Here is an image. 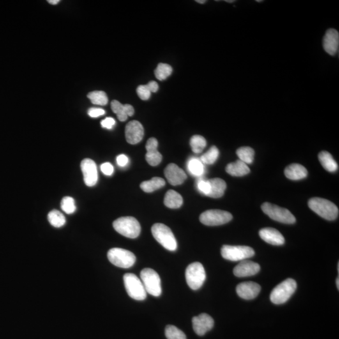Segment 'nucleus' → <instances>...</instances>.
<instances>
[{
	"label": "nucleus",
	"mask_w": 339,
	"mask_h": 339,
	"mask_svg": "<svg viewBox=\"0 0 339 339\" xmlns=\"http://www.w3.org/2000/svg\"><path fill=\"white\" fill-rule=\"evenodd\" d=\"M165 186L164 179L160 177H153L151 181H145L140 184V188L144 192L151 193Z\"/></svg>",
	"instance_id": "obj_27"
},
{
	"label": "nucleus",
	"mask_w": 339,
	"mask_h": 339,
	"mask_svg": "<svg viewBox=\"0 0 339 339\" xmlns=\"http://www.w3.org/2000/svg\"><path fill=\"white\" fill-rule=\"evenodd\" d=\"M259 234L261 238L271 245L281 246L285 243L284 237L274 228H264L260 230Z\"/></svg>",
	"instance_id": "obj_20"
},
{
	"label": "nucleus",
	"mask_w": 339,
	"mask_h": 339,
	"mask_svg": "<svg viewBox=\"0 0 339 339\" xmlns=\"http://www.w3.org/2000/svg\"><path fill=\"white\" fill-rule=\"evenodd\" d=\"M257 2H262V1H257Z\"/></svg>",
	"instance_id": "obj_48"
},
{
	"label": "nucleus",
	"mask_w": 339,
	"mask_h": 339,
	"mask_svg": "<svg viewBox=\"0 0 339 339\" xmlns=\"http://www.w3.org/2000/svg\"><path fill=\"white\" fill-rule=\"evenodd\" d=\"M220 151L216 146H213L200 157V161L203 164L212 165L216 162L218 159Z\"/></svg>",
	"instance_id": "obj_33"
},
{
	"label": "nucleus",
	"mask_w": 339,
	"mask_h": 339,
	"mask_svg": "<svg viewBox=\"0 0 339 339\" xmlns=\"http://www.w3.org/2000/svg\"><path fill=\"white\" fill-rule=\"evenodd\" d=\"M199 220L203 225L217 226L225 225L232 220V214L222 210L212 209L205 211L200 216Z\"/></svg>",
	"instance_id": "obj_11"
},
{
	"label": "nucleus",
	"mask_w": 339,
	"mask_h": 339,
	"mask_svg": "<svg viewBox=\"0 0 339 339\" xmlns=\"http://www.w3.org/2000/svg\"><path fill=\"white\" fill-rule=\"evenodd\" d=\"M188 169L190 174L196 177H200L204 173V166L199 159H190L188 163Z\"/></svg>",
	"instance_id": "obj_30"
},
{
	"label": "nucleus",
	"mask_w": 339,
	"mask_h": 339,
	"mask_svg": "<svg viewBox=\"0 0 339 339\" xmlns=\"http://www.w3.org/2000/svg\"><path fill=\"white\" fill-rule=\"evenodd\" d=\"M108 258L114 266L129 268L136 262L135 255L131 251L122 248H112L108 251Z\"/></svg>",
	"instance_id": "obj_7"
},
{
	"label": "nucleus",
	"mask_w": 339,
	"mask_h": 339,
	"mask_svg": "<svg viewBox=\"0 0 339 339\" xmlns=\"http://www.w3.org/2000/svg\"><path fill=\"white\" fill-rule=\"evenodd\" d=\"M59 2V0H48V3H50V4H53V5H55V4H58Z\"/></svg>",
	"instance_id": "obj_44"
},
{
	"label": "nucleus",
	"mask_w": 339,
	"mask_h": 339,
	"mask_svg": "<svg viewBox=\"0 0 339 339\" xmlns=\"http://www.w3.org/2000/svg\"><path fill=\"white\" fill-rule=\"evenodd\" d=\"M111 107L113 112L116 114L120 121H125L128 116H132L135 113L132 106L126 104L122 105L118 101L113 100L111 103Z\"/></svg>",
	"instance_id": "obj_21"
},
{
	"label": "nucleus",
	"mask_w": 339,
	"mask_h": 339,
	"mask_svg": "<svg viewBox=\"0 0 339 339\" xmlns=\"http://www.w3.org/2000/svg\"><path fill=\"white\" fill-rule=\"evenodd\" d=\"M113 227L122 236L128 238H137L140 234L141 226L133 217H122L113 223Z\"/></svg>",
	"instance_id": "obj_2"
},
{
	"label": "nucleus",
	"mask_w": 339,
	"mask_h": 339,
	"mask_svg": "<svg viewBox=\"0 0 339 339\" xmlns=\"http://www.w3.org/2000/svg\"><path fill=\"white\" fill-rule=\"evenodd\" d=\"M183 204V199L181 194L176 191L170 190L166 193L164 204L170 209H178Z\"/></svg>",
	"instance_id": "obj_25"
},
{
	"label": "nucleus",
	"mask_w": 339,
	"mask_h": 339,
	"mask_svg": "<svg viewBox=\"0 0 339 339\" xmlns=\"http://www.w3.org/2000/svg\"><path fill=\"white\" fill-rule=\"evenodd\" d=\"M308 207L314 213L326 220H335L339 216L338 207L334 203L322 198H312L309 200Z\"/></svg>",
	"instance_id": "obj_1"
},
{
	"label": "nucleus",
	"mask_w": 339,
	"mask_h": 339,
	"mask_svg": "<svg viewBox=\"0 0 339 339\" xmlns=\"http://www.w3.org/2000/svg\"><path fill=\"white\" fill-rule=\"evenodd\" d=\"M319 159L322 167L329 172H334L338 169V165L331 154L323 151L319 154Z\"/></svg>",
	"instance_id": "obj_26"
},
{
	"label": "nucleus",
	"mask_w": 339,
	"mask_h": 339,
	"mask_svg": "<svg viewBox=\"0 0 339 339\" xmlns=\"http://www.w3.org/2000/svg\"><path fill=\"white\" fill-rule=\"evenodd\" d=\"M151 93H156L159 89L158 84L155 81H151L147 84Z\"/></svg>",
	"instance_id": "obj_43"
},
{
	"label": "nucleus",
	"mask_w": 339,
	"mask_h": 339,
	"mask_svg": "<svg viewBox=\"0 0 339 339\" xmlns=\"http://www.w3.org/2000/svg\"><path fill=\"white\" fill-rule=\"evenodd\" d=\"M80 168L84 176V181L88 187L95 186L98 180V170L96 163L93 160L86 158L80 163Z\"/></svg>",
	"instance_id": "obj_12"
},
{
	"label": "nucleus",
	"mask_w": 339,
	"mask_h": 339,
	"mask_svg": "<svg viewBox=\"0 0 339 339\" xmlns=\"http://www.w3.org/2000/svg\"><path fill=\"white\" fill-rule=\"evenodd\" d=\"M236 154L239 160L245 163L246 164H251L253 162L255 151L252 148L248 147L239 148L236 151Z\"/></svg>",
	"instance_id": "obj_28"
},
{
	"label": "nucleus",
	"mask_w": 339,
	"mask_h": 339,
	"mask_svg": "<svg viewBox=\"0 0 339 339\" xmlns=\"http://www.w3.org/2000/svg\"><path fill=\"white\" fill-rule=\"evenodd\" d=\"M285 175L288 179L292 181H299L305 179L307 176L308 172L303 165L293 163L285 168Z\"/></svg>",
	"instance_id": "obj_22"
},
{
	"label": "nucleus",
	"mask_w": 339,
	"mask_h": 339,
	"mask_svg": "<svg viewBox=\"0 0 339 339\" xmlns=\"http://www.w3.org/2000/svg\"><path fill=\"white\" fill-rule=\"evenodd\" d=\"M190 145L193 152L195 153H200L206 148L207 142L206 139L202 136L194 135L191 138Z\"/></svg>",
	"instance_id": "obj_32"
},
{
	"label": "nucleus",
	"mask_w": 339,
	"mask_h": 339,
	"mask_svg": "<svg viewBox=\"0 0 339 339\" xmlns=\"http://www.w3.org/2000/svg\"><path fill=\"white\" fill-rule=\"evenodd\" d=\"M158 145V141L156 138H151L147 141L146 145L147 152L145 158L149 164L153 167L160 164L162 160V156L157 150Z\"/></svg>",
	"instance_id": "obj_19"
},
{
	"label": "nucleus",
	"mask_w": 339,
	"mask_h": 339,
	"mask_svg": "<svg viewBox=\"0 0 339 339\" xmlns=\"http://www.w3.org/2000/svg\"><path fill=\"white\" fill-rule=\"evenodd\" d=\"M226 171L232 176L243 177L248 174L250 169L245 163L239 160L229 163L226 168Z\"/></svg>",
	"instance_id": "obj_23"
},
{
	"label": "nucleus",
	"mask_w": 339,
	"mask_h": 339,
	"mask_svg": "<svg viewBox=\"0 0 339 339\" xmlns=\"http://www.w3.org/2000/svg\"><path fill=\"white\" fill-rule=\"evenodd\" d=\"M208 181L211 186V190L207 196L214 199L223 197L227 187L225 181L220 178L209 179Z\"/></svg>",
	"instance_id": "obj_24"
},
{
	"label": "nucleus",
	"mask_w": 339,
	"mask_h": 339,
	"mask_svg": "<svg viewBox=\"0 0 339 339\" xmlns=\"http://www.w3.org/2000/svg\"><path fill=\"white\" fill-rule=\"evenodd\" d=\"M165 336L167 339H187L186 334L181 330L171 325L166 327Z\"/></svg>",
	"instance_id": "obj_35"
},
{
	"label": "nucleus",
	"mask_w": 339,
	"mask_h": 339,
	"mask_svg": "<svg viewBox=\"0 0 339 339\" xmlns=\"http://www.w3.org/2000/svg\"><path fill=\"white\" fill-rule=\"evenodd\" d=\"M325 51L331 55H335L338 52L339 47V34L336 29H330L326 32L323 40Z\"/></svg>",
	"instance_id": "obj_18"
},
{
	"label": "nucleus",
	"mask_w": 339,
	"mask_h": 339,
	"mask_svg": "<svg viewBox=\"0 0 339 339\" xmlns=\"http://www.w3.org/2000/svg\"><path fill=\"white\" fill-rule=\"evenodd\" d=\"M196 2H197V3H200V4H204L206 3V1H205V0H197Z\"/></svg>",
	"instance_id": "obj_45"
},
{
	"label": "nucleus",
	"mask_w": 339,
	"mask_h": 339,
	"mask_svg": "<svg viewBox=\"0 0 339 339\" xmlns=\"http://www.w3.org/2000/svg\"><path fill=\"white\" fill-rule=\"evenodd\" d=\"M255 252L251 247L225 245L221 248V255L227 260L239 262L253 257Z\"/></svg>",
	"instance_id": "obj_9"
},
{
	"label": "nucleus",
	"mask_w": 339,
	"mask_h": 339,
	"mask_svg": "<svg viewBox=\"0 0 339 339\" xmlns=\"http://www.w3.org/2000/svg\"><path fill=\"white\" fill-rule=\"evenodd\" d=\"M116 161L117 165H118L119 167H124L128 165L129 159L128 157H127L125 154H120L119 156H117Z\"/></svg>",
	"instance_id": "obj_42"
},
{
	"label": "nucleus",
	"mask_w": 339,
	"mask_h": 339,
	"mask_svg": "<svg viewBox=\"0 0 339 339\" xmlns=\"http://www.w3.org/2000/svg\"><path fill=\"white\" fill-rule=\"evenodd\" d=\"M138 96L141 100L147 101L149 100L151 96V91L146 85H140L137 89Z\"/></svg>",
	"instance_id": "obj_37"
},
{
	"label": "nucleus",
	"mask_w": 339,
	"mask_h": 339,
	"mask_svg": "<svg viewBox=\"0 0 339 339\" xmlns=\"http://www.w3.org/2000/svg\"><path fill=\"white\" fill-rule=\"evenodd\" d=\"M116 124V121L113 118V117H107L105 119H103L102 121L101 122V126L103 128L108 129V130H111Z\"/></svg>",
	"instance_id": "obj_41"
},
{
	"label": "nucleus",
	"mask_w": 339,
	"mask_h": 339,
	"mask_svg": "<svg viewBox=\"0 0 339 339\" xmlns=\"http://www.w3.org/2000/svg\"><path fill=\"white\" fill-rule=\"evenodd\" d=\"M172 71L171 66L167 64L160 63L154 70V75L156 79L163 80L172 75Z\"/></svg>",
	"instance_id": "obj_34"
},
{
	"label": "nucleus",
	"mask_w": 339,
	"mask_h": 339,
	"mask_svg": "<svg viewBox=\"0 0 339 339\" xmlns=\"http://www.w3.org/2000/svg\"><path fill=\"white\" fill-rule=\"evenodd\" d=\"M214 325V319L207 313H202L192 319L193 331L199 336H204L211 331Z\"/></svg>",
	"instance_id": "obj_14"
},
{
	"label": "nucleus",
	"mask_w": 339,
	"mask_h": 339,
	"mask_svg": "<svg viewBox=\"0 0 339 339\" xmlns=\"http://www.w3.org/2000/svg\"><path fill=\"white\" fill-rule=\"evenodd\" d=\"M152 234L154 238L168 251L177 250V243L174 234L168 226L157 223L152 226Z\"/></svg>",
	"instance_id": "obj_3"
},
{
	"label": "nucleus",
	"mask_w": 339,
	"mask_h": 339,
	"mask_svg": "<svg viewBox=\"0 0 339 339\" xmlns=\"http://www.w3.org/2000/svg\"><path fill=\"white\" fill-rule=\"evenodd\" d=\"M88 114L91 117H98L105 114V111L101 108H91L88 110Z\"/></svg>",
	"instance_id": "obj_39"
},
{
	"label": "nucleus",
	"mask_w": 339,
	"mask_h": 339,
	"mask_svg": "<svg viewBox=\"0 0 339 339\" xmlns=\"http://www.w3.org/2000/svg\"><path fill=\"white\" fill-rule=\"evenodd\" d=\"M48 220L50 225L55 227H61L66 224L65 217L61 212L53 210L48 214Z\"/></svg>",
	"instance_id": "obj_29"
},
{
	"label": "nucleus",
	"mask_w": 339,
	"mask_h": 339,
	"mask_svg": "<svg viewBox=\"0 0 339 339\" xmlns=\"http://www.w3.org/2000/svg\"><path fill=\"white\" fill-rule=\"evenodd\" d=\"M61 208L66 214H71L76 210L75 200L71 197H65L62 199L61 204Z\"/></svg>",
	"instance_id": "obj_36"
},
{
	"label": "nucleus",
	"mask_w": 339,
	"mask_h": 339,
	"mask_svg": "<svg viewBox=\"0 0 339 339\" xmlns=\"http://www.w3.org/2000/svg\"><path fill=\"white\" fill-rule=\"evenodd\" d=\"M164 173L168 182L172 186L181 185L187 179L185 172L174 163L168 165L165 169Z\"/></svg>",
	"instance_id": "obj_15"
},
{
	"label": "nucleus",
	"mask_w": 339,
	"mask_h": 339,
	"mask_svg": "<svg viewBox=\"0 0 339 339\" xmlns=\"http://www.w3.org/2000/svg\"><path fill=\"white\" fill-rule=\"evenodd\" d=\"M141 280L147 293L154 297L161 294V280L158 274L151 268L142 269L140 273Z\"/></svg>",
	"instance_id": "obj_8"
},
{
	"label": "nucleus",
	"mask_w": 339,
	"mask_h": 339,
	"mask_svg": "<svg viewBox=\"0 0 339 339\" xmlns=\"http://www.w3.org/2000/svg\"><path fill=\"white\" fill-rule=\"evenodd\" d=\"M124 284L129 296L138 301L147 298V292L142 280L133 273H126L123 276Z\"/></svg>",
	"instance_id": "obj_6"
},
{
	"label": "nucleus",
	"mask_w": 339,
	"mask_h": 339,
	"mask_svg": "<svg viewBox=\"0 0 339 339\" xmlns=\"http://www.w3.org/2000/svg\"><path fill=\"white\" fill-rule=\"evenodd\" d=\"M186 278L188 287L193 290H199L206 281V271L199 262L193 263L187 267Z\"/></svg>",
	"instance_id": "obj_5"
},
{
	"label": "nucleus",
	"mask_w": 339,
	"mask_h": 339,
	"mask_svg": "<svg viewBox=\"0 0 339 339\" xmlns=\"http://www.w3.org/2000/svg\"><path fill=\"white\" fill-rule=\"evenodd\" d=\"M297 288L296 281L293 279L288 278L283 281L271 292L270 300L272 303L276 305L285 303L296 291Z\"/></svg>",
	"instance_id": "obj_4"
},
{
	"label": "nucleus",
	"mask_w": 339,
	"mask_h": 339,
	"mask_svg": "<svg viewBox=\"0 0 339 339\" xmlns=\"http://www.w3.org/2000/svg\"><path fill=\"white\" fill-rule=\"evenodd\" d=\"M260 271V266L257 263L249 260L241 261L236 267H234V275L239 278L248 277L254 276Z\"/></svg>",
	"instance_id": "obj_16"
},
{
	"label": "nucleus",
	"mask_w": 339,
	"mask_h": 339,
	"mask_svg": "<svg viewBox=\"0 0 339 339\" xmlns=\"http://www.w3.org/2000/svg\"><path fill=\"white\" fill-rule=\"evenodd\" d=\"M197 188L200 192L207 196L210 190H211V186H210L208 180L207 181L203 179L200 180L197 183Z\"/></svg>",
	"instance_id": "obj_38"
},
{
	"label": "nucleus",
	"mask_w": 339,
	"mask_h": 339,
	"mask_svg": "<svg viewBox=\"0 0 339 339\" xmlns=\"http://www.w3.org/2000/svg\"><path fill=\"white\" fill-rule=\"evenodd\" d=\"M260 285L257 283L248 281L240 283L236 288L239 297L244 300H253L258 297L261 292Z\"/></svg>",
	"instance_id": "obj_17"
},
{
	"label": "nucleus",
	"mask_w": 339,
	"mask_h": 339,
	"mask_svg": "<svg viewBox=\"0 0 339 339\" xmlns=\"http://www.w3.org/2000/svg\"><path fill=\"white\" fill-rule=\"evenodd\" d=\"M88 98L91 103L94 105L105 106L108 103L107 94L105 92L101 91H95L91 92L87 94Z\"/></svg>",
	"instance_id": "obj_31"
},
{
	"label": "nucleus",
	"mask_w": 339,
	"mask_h": 339,
	"mask_svg": "<svg viewBox=\"0 0 339 339\" xmlns=\"http://www.w3.org/2000/svg\"><path fill=\"white\" fill-rule=\"evenodd\" d=\"M262 211L274 221L284 224H294L295 216L288 209L283 208L269 202H264L262 206Z\"/></svg>",
	"instance_id": "obj_10"
},
{
	"label": "nucleus",
	"mask_w": 339,
	"mask_h": 339,
	"mask_svg": "<svg viewBox=\"0 0 339 339\" xmlns=\"http://www.w3.org/2000/svg\"><path fill=\"white\" fill-rule=\"evenodd\" d=\"M336 285H337V287H338V290H339V277H338V278H337Z\"/></svg>",
	"instance_id": "obj_46"
},
{
	"label": "nucleus",
	"mask_w": 339,
	"mask_h": 339,
	"mask_svg": "<svg viewBox=\"0 0 339 339\" xmlns=\"http://www.w3.org/2000/svg\"><path fill=\"white\" fill-rule=\"evenodd\" d=\"M101 170L104 174L108 175V176H110L114 172V167L110 163L108 162L103 163L101 166Z\"/></svg>",
	"instance_id": "obj_40"
},
{
	"label": "nucleus",
	"mask_w": 339,
	"mask_h": 339,
	"mask_svg": "<svg viewBox=\"0 0 339 339\" xmlns=\"http://www.w3.org/2000/svg\"><path fill=\"white\" fill-rule=\"evenodd\" d=\"M144 136V128L142 124L138 121H131L126 124L125 137L127 142L135 145L142 140Z\"/></svg>",
	"instance_id": "obj_13"
},
{
	"label": "nucleus",
	"mask_w": 339,
	"mask_h": 339,
	"mask_svg": "<svg viewBox=\"0 0 339 339\" xmlns=\"http://www.w3.org/2000/svg\"><path fill=\"white\" fill-rule=\"evenodd\" d=\"M226 2H229V3H232V2H234V1H226Z\"/></svg>",
	"instance_id": "obj_47"
}]
</instances>
